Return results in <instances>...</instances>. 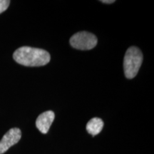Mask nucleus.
I'll use <instances>...</instances> for the list:
<instances>
[{
	"mask_svg": "<svg viewBox=\"0 0 154 154\" xmlns=\"http://www.w3.org/2000/svg\"><path fill=\"white\" fill-rule=\"evenodd\" d=\"M16 62L25 66H42L47 64L51 57L46 50L30 47H22L13 54Z\"/></svg>",
	"mask_w": 154,
	"mask_h": 154,
	"instance_id": "nucleus-1",
	"label": "nucleus"
},
{
	"mask_svg": "<svg viewBox=\"0 0 154 154\" xmlns=\"http://www.w3.org/2000/svg\"><path fill=\"white\" fill-rule=\"evenodd\" d=\"M143 62V54L136 47L127 49L124 59V69L127 79H134L138 74Z\"/></svg>",
	"mask_w": 154,
	"mask_h": 154,
	"instance_id": "nucleus-2",
	"label": "nucleus"
},
{
	"mask_svg": "<svg viewBox=\"0 0 154 154\" xmlns=\"http://www.w3.org/2000/svg\"><path fill=\"white\" fill-rule=\"evenodd\" d=\"M22 132L18 128H12L4 135L0 140V154L5 153L9 148L15 145L20 140Z\"/></svg>",
	"mask_w": 154,
	"mask_h": 154,
	"instance_id": "nucleus-4",
	"label": "nucleus"
},
{
	"mask_svg": "<svg viewBox=\"0 0 154 154\" xmlns=\"http://www.w3.org/2000/svg\"><path fill=\"white\" fill-rule=\"evenodd\" d=\"M55 118V114L52 111H47L38 116L36 121V126L38 131L45 134L49 131L50 126Z\"/></svg>",
	"mask_w": 154,
	"mask_h": 154,
	"instance_id": "nucleus-5",
	"label": "nucleus"
},
{
	"mask_svg": "<svg viewBox=\"0 0 154 154\" xmlns=\"http://www.w3.org/2000/svg\"><path fill=\"white\" fill-rule=\"evenodd\" d=\"M103 127V121L99 118L91 119L86 124V130L88 134L92 136H96L102 131Z\"/></svg>",
	"mask_w": 154,
	"mask_h": 154,
	"instance_id": "nucleus-6",
	"label": "nucleus"
},
{
	"mask_svg": "<svg viewBox=\"0 0 154 154\" xmlns=\"http://www.w3.org/2000/svg\"><path fill=\"white\" fill-rule=\"evenodd\" d=\"M101 2L105 4H112L115 2V1L114 0H104V1H101Z\"/></svg>",
	"mask_w": 154,
	"mask_h": 154,
	"instance_id": "nucleus-8",
	"label": "nucleus"
},
{
	"mask_svg": "<svg viewBox=\"0 0 154 154\" xmlns=\"http://www.w3.org/2000/svg\"><path fill=\"white\" fill-rule=\"evenodd\" d=\"M98 39L94 34L88 32H80L74 34L70 38V44L75 49L90 50L97 44Z\"/></svg>",
	"mask_w": 154,
	"mask_h": 154,
	"instance_id": "nucleus-3",
	"label": "nucleus"
},
{
	"mask_svg": "<svg viewBox=\"0 0 154 154\" xmlns=\"http://www.w3.org/2000/svg\"><path fill=\"white\" fill-rule=\"evenodd\" d=\"M9 4H10V1H8V0H0V14L7 10Z\"/></svg>",
	"mask_w": 154,
	"mask_h": 154,
	"instance_id": "nucleus-7",
	"label": "nucleus"
}]
</instances>
